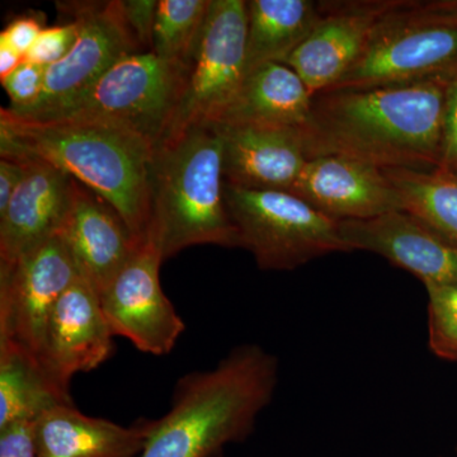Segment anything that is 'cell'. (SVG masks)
Segmentation results:
<instances>
[{
    "mask_svg": "<svg viewBox=\"0 0 457 457\" xmlns=\"http://www.w3.org/2000/svg\"><path fill=\"white\" fill-rule=\"evenodd\" d=\"M449 79L318 93L300 129L306 156H345L380 170L438 168Z\"/></svg>",
    "mask_w": 457,
    "mask_h": 457,
    "instance_id": "6da1fadb",
    "label": "cell"
},
{
    "mask_svg": "<svg viewBox=\"0 0 457 457\" xmlns=\"http://www.w3.org/2000/svg\"><path fill=\"white\" fill-rule=\"evenodd\" d=\"M155 145L125 126L32 121L0 110V155H29L64 170L120 213L139 243L147 239Z\"/></svg>",
    "mask_w": 457,
    "mask_h": 457,
    "instance_id": "7a4b0ae2",
    "label": "cell"
},
{
    "mask_svg": "<svg viewBox=\"0 0 457 457\" xmlns=\"http://www.w3.org/2000/svg\"><path fill=\"white\" fill-rule=\"evenodd\" d=\"M278 357L255 343L233 348L213 369L183 375L170 411L139 457H219L245 441L275 395Z\"/></svg>",
    "mask_w": 457,
    "mask_h": 457,
    "instance_id": "3957f363",
    "label": "cell"
},
{
    "mask_svg": "<svg viewBox=\"0 0 457 457\" xmlns=\"http://www.w3.org/2000/svg\"><path fill=\"white\" fill-rule=\"evenodd\" d=\"M147 239L163 262L194 245L239 248L224 198L222 141L198 126L155 147Z\"/></svg>",
    "mask_w": 457,
    "mask_h": 457,
    "instance_id": "277c9868",
    "label": "cell"
},
{
    "mask_svg": "<svg viewBox=\"0 0 457 457\" xmlns=\"http://www.w3.org/2000/svg\"><path fill=\"white\" fill-rule=\"evenodd\" d=\"M456 74L457 0H399L376 26L360 59L324 92L417 83Z\"/></svg>",
    "mask_w": 457,
    "mask_h": 457,
    "instance_id": "5b68a950",
    "label": "cell"
},
{
    "mask_svg": "<svg viewBox=\"0 0 457 457\" xmlns=\"http://www.w3.org/2000/svg\"><path fill=\"white\" fill-rule=\"evenodd\" d=\"M187 71V66L165 62L153 53L131 54L64 104L32 116L7 110L32 121L116 123L143 135L156 147L173 121Z\"/></svg>",
    "mask_w": 457,
    "mask_h": 457,
    "instance_id": "8992f818",
    "label": "cell"
},
{
    "mask_svg": "<svg viewBox=\"0 0 457 457\" xmlns=\"http://www.w3.org/2000/svg\"><path fill=\"white\" fill-rule=\"evenodd\" d=\"M224 198L239 248L251 252L261 270H294L324 255L350 252L339 221L291 192L224 182Z\"/></svg>",
    "mask_w": 457,
    "mask_h": 457,
    "instance_id": "52a82bcc",
    "label": "cell"
},
{
    "mask_svg": "<svg viewBox=\"0 0 457 457\" xmlns=\"http://www.w3.org/2000/svg\"><path fill=\"white\" fill-rule=\"evenodd\" d=\"M246 74V2L212 0L164 141L218 121ZM161 143V144H162Z\"/></svg>",
    "mask_w": 457,
    "mask_h": 457,
    "instance_id": "ba28073f",
    "label": "cell"
},
{
    "mask_svg": "<svg viewBox=\"0 0 457 457\" xmlns=\"http://www.w3.org/2000/svg\"><path fill=\"white\" fill-rule=\"evenodd\" d=\"M80 278L60 234L0 264V343L37 359L56 303Z\"/></svg>",
    "mask_w": 457,
    "mask_h": 457,
    "instance_id": "9c48e42d",
    "label": "cell"
},
{
    "mask_svg": "<svg viewBox=\"0 0 457 457\" xmlns=\"http://www.w3.org/2000/svg\"><path fill=\"white\" fill-rule=\"evenodd\" d=\"M57 8L77 25V40L64 59L47 66L35 104L25 110L8 108L17 116H32L64 104L122 57L143 53L126 26L121 0L57 3Z\"/></svg>",
    "mask_w": 457,
    "mask_h": 457,
    "instance_id": "30bf717a",
    "label": "cell"
},
{
    "mask_svg": "<svg viewBox=\"0 0 457 457\" xmlns=\"http://www.w3.org/2000/svg\"><path fill=\"white\" fill-rule=\"evenodd\" d=\"M162 263L158 249L146 239L99 295L112 335L128 338L137 350L154 356L170 353L186 329L162 287Z\"/></svg>",
    "mask_w": 457,
    "mask_h": 457,
    "instance_id": "8fae6325",
    "label": "cell"
},
{
    "mask_svg": "<svg viewBox=\"0 0 457 457\" xmlns=\"http://www.w3.org/2000/svg\"><path fill=\"white\" fill-rule=\"evenodd\" d=\"M398 2H319L320 21L285 65L296 71L314 96L332 88L360 59L376 26Z\"/></svg>",
    "mask_w": 457,
    "mask_h": 457,
    "instance_id": "7c38bea8",
    "label": "cell"
},
{
    "mask_svg": "<svg viewBox=\"0 0 457 457\" xmlns=\"http://www.w3.org/2000/svg\"><path fill=\"white\" fill-rule=\"evenodd\" d=\"M113 337L97 291L80 276L54 308L38 363L60 390L71 394L75 375L98 369L110 359Z\"/></svg>",
    "mask_w": 457,
    "mask_h": 457,
    "instance_id": "4fadbf2b",
    "label": "cell"
},
{
    "mask_svg": "<svg viewBox=\"0 0 457 457\" xmlns=\"http://www.w3.org/2000/svg\"><path fill=\"white\" fill-rule=\"evenodd\" d=\"M350 252L381 255L423 285H457V248L403 210L366 220L339 221Z\"/></svg>",
    "mask_w": 457,
    "mask_h": 457,
    "instance_id": "5bb4252c",
    "label": "cell"
},
{
    "mask_svg": "<svg viewBox=\"0 0 457 457\" xmlns=\"http://www.w3.org/2000/svg\"><path fill=\"white\" fill-rule=\"evenodd\" d=\"M290 192L338 221L402 210L398 192L383 170L345 156L308 159Z\"/></svg>",
    "mask_w": 457,
    "mask_h": 457,
    "instance_id": "9a60e30c",
    "label": "cell"
},
{
    "mask_svg": "<svg viewBox=\"0 0 457 457\" xmlns=\"http://www.w3.org/2000/svg\"><path fill=\"white\" fill-rule=\"evenodd\" d=\"M25 163V174L7 209L0 215V264L59 234L73 194V177L35 156H2Z\"/></svg>",
    "mask_w": 457,
    "mask_h": 457,
    "instance_id": "2e32d148",
    "label": "cell"
},
{
    "mask_svg": "<svg viewBox=\"0 0 457 457\" xmlns=\"http://www.w3.org/2000/svg\"><path fill=\"white\" fill-rule=\"evenodd\" d=\"M209 126L221 137L222 174L228 185L290 192L308 162L299 129Z\"/></svg>",
    "mask_w": 457,
    "mask_h": 457,
    "instance_id": "e0dca14e",
    "label": "cell"
},
{
    "mask_svg": "<svg viewBox=\"0 0 457 457\" xmlns=\"http://www.w3.org/2000/svg\"><path fill=\"white\" fill-rule=\"evenodd\" d=\"M59 234L73 255L80 276L98 295L106 290L140 245L120 213L77 179Z\"/></svg>",
    "mask_w": 457,
    "mask_h": 457,
    "instance_id": "ac0fdd59",
    "label": "cell"
},
{
    "mask_svg": "<svg viewBox=\"0 0 457 457\" xmlns=\"http://www.w3.org/2000/svg\"><path fill=\"white\" fill-rule=\"evenodd\" d=\"M153 427L152 420L117 425L64 403L35 420V437L38 457H139Z\"/></svg>",
    "mask_w": 457,
    "mask_h": 457,
    "instance_id": "d6986e66",
    "label": "cell"
},
{
    "mask_svg": "<svg viewBox=\"0 0 457 457\" xmlns=\"http://www.w3.org/2000/svg\"><path fill=\"white\" fill-rule=\"evenodd\" d=\"M314 95L290 66L267 62L245 74L242 86L212 125L303 129Z\"/></svg>",
    "mask_w": 457,
    "mask_h": 457,
    "instance_id": "ffe728a7",
    "label": "cell"
},
{
    "mask_svg": "<svg viewBox=\"0 0 457 457\" xmlns=\"http://www.w3.org/2000/svg\"><path fill=\"white\" fill-rule=\"evenodd\" d=\"M311 0L246 2V73L267 62L285 64L320 21Z\"/></svg>",
    "mask_w": 457,
    "mask_h": 457,
    "instance_id": "44dd1931",
    "label": "cell"
},
{
    "mask_svg": "<svg viewBox=\"0 0 457 457\" xmlns=\"http://www.w3.org/2000/svg\"><path fill=\"white\" fill-rule=\"evenodd\" d=\"M71 404V394L60 390L25 351L0 343V428L35 422L56 404Z\"/></svg>",
    "mask_w": 457,
    "mask_h": 457,
    "instance_id": "7402d4cb",
    "label": "cell"
},
{
    "mask_svg": "<svg viewBox=\"0 0 457 457\" xmlns=\"http://www.w3.org/2000/svg\"><path fill=\"white\" fill-rule=\"evenodd\" d=\"M383 170L398 192L403 212L457 248V173L441 168Z\"/></svg>",
    "mask_w": 457,
    "mask_h": 457,
    "instance_id": "603a6c76",
    "label": "cell"
},
{
    "mask_svg": "<svg viewBox=\"0 0 457 457\" xmlns=\"http://www.w3.org/2000/svg\"><path fill=\"white\" fill-rule=\"evenodd\" d=\"M210 5L212 0H159L152 53L188 68Z\"/></svg>",
    "mask_w": 457,
    "mask_h": 457,
    "instance_id": "cb8c5ba5",
    "label": "cell"
},
{
    "mask_svg": "<svg viewBox=\"0 0 457 457\" xmlns=\"http://www.w3.org/2000/svg\"><path fill=\"white\" fill-rule=\"evenodd\" d=\"M428 296V347L436 357L457 362V285H425Z\"/></svg>",
    "mask_w": 457,
    "mask_h": 457,
    "instance_id": "d4e9b609",
    "label": "cell"
},
{
    "mask_svg": "<svg viewBox=\"0 0 457 457\" xmlns=\"http://www.w3.org/2000/svg\"><path fill=\"white\" fill-rule=\"evenodd\" d=\"M46 68L23 60L7 77L3 78L2 86L11 98V110H25L40 98L44 89Z\"/></svg>",
    "mask_w": 457,
    "mask_h": 457,
    "instance_id": "484cf974",
    "label": "cell"
},
{
    "mask_svg": "<svg viewBox=\"0 0 457 457\" xmlns=\"http://www.w3.org/2000/svg\"><path fill=\"white\" fill-rule=\"evenodd\" d=\"M78 29L73 21L64 25L45 27L31 49L26 54V60L35 64L54 65L64 59L77 40Z\"/></svg>",
    "mask_w": 457,
    "mask_h": 457,
    "instance_id": "4316f807",
    "label": "cell"
},
{
    "mask_svg": "<svg viewBox=\"0 0 457 457\" xmlns=\"http://www.w3.org/2000/svg\"><path fill=\"white\" fill-rule=\"evenodd\" d=\"M123 18L143 53H152L159 0H121Z\"/></svg>",
    "mask_w": 457,
    "mask_h": 457,
    "instance_id": "83f0119b",
    "label": "cell"
},
{
    "mask_svg": "<svg viewBox=\"0 0 457 457\" xmlns=\"http://www.w3.org/2000/svg\"><path fill=\"white\" fill-rule=\"evenodd\" d=\"M438 168L457 173V74L447 84Z\"/></svg>",
    "mask_w": 457,
    "mask_h": 457,
    "instance_id": "f1b7e54d",
    "label": "cell"
},
{
    "mask_svg": "<svg viewBox=\"0 0 457 457\" xmlns=\"http://www.w3.org/2000/svg\"><path fill=\"white\" fill-rule=\"evenodd\" d=\"M0 457H38L35 422H18L0 428Z\"/></svg>",
    "mask_w": 457,
    "mask_h": 457,
    "instance_id": "f546056e",
    "label": "cell"
},
{
    "mask_svg": "<svg viewBox=\"0 0 457 457\" xmlns=\"http://www.w3.org/2000/svg\"><path fill=\"white\" fill-rule=\"evenodd\" d=\"M44 29V14H21L8 23L0 37L7 40L26 59V54L31 49Z\"/></svg>",
    "mask_w": 457,
    "mask_h": 457,
    "instance_id": "4dcf8cb0",
    "label": "cell"
},
{
    "mask_svg": "<svg viewBox=\"0 0 457 457\" xmlns=\"http://www.w3.org/2000/svg\"><path fill=\"white\" fill-rule=\"evenodd\" d=\"M25 174V163L18 159H0V215L7 209L9 201Z\"/></svg>",
    "mask_w": 457,
    "mask_h": 457,
    "instance_id": "1f68e13d",
    "label": "cell"
},
{
    "mask_svg": "<svg viewBox=\"0 0 457 457\" xmlns=\"http://www.w3.org/2000/svg\"><path fill=\"white\" fill-rule=\"evenodd\" d=\"M23 60L25 56L22 54L18 53L7 40L0 37V79L12 73Z\"/></svg>",
    "mask_w": 457,
    "mask_h": 457,
    "instance_id": "d6a6232c",
    "label": "cell"
},
{
    "mask_svg": "<svg viewBox=\"0 0 457 457\" xmlns=\"http://www.w3.org/2000/svg\"><path fill=\"white\" fill-rule=\"evenodd\" d=\"M456 453H457V449H456Z\"/></svg>",
    "mask_w": 457,
    "mask_h": 457,
    "instance_id": "836d02e7",
    "label": "cell"
}]
</instances>
